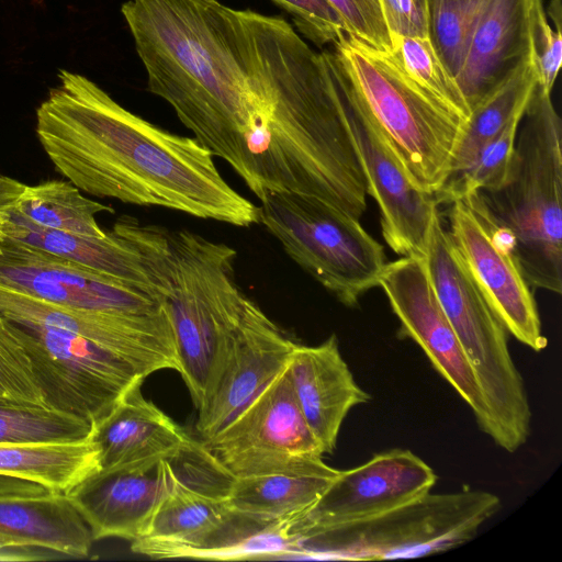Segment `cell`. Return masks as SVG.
Listing matches in <instances>:
<instances>
[{
  "label": "cell",
  "instance_id": "cell-1",
  "mask_svg": "<svg viewBox=\"0 0 562 562\" xmlns=\"http://www.w3.org/2000/svg\"><path fill=\"white\" fill-rule=\"evenodd\" d=\"M57 77L35 131L56 171L80 191L240 227L258 223V206L225 181L194 137L130 112L80 74Z\"/></svg>",
  "mask_w": 562,
  "mask_h": 562
},
{
  "label": "cell",
  "instance_id": "cell-2",
  "mask_svg": "<svg viewBox=\"0 0 562 562\" xmlns=\"http://www.w3.org/2000/svg\"><path fill=\"white\" fill-rule=\"evenodd\" d=\"M241 13L256 95L244 136V182L259 200L289 192L360 220L366 177L325 52H315L279 16Z\"/></svg>",
  "mask_w": 562,
  "mask_h": 562
},
{
  "label": "cell",
  "instance_id": "cell-3",
  "mask_svg": "<svg viewBox=\"0 0 562 562\" xmlns=\"http://www.w3.org/2000/svg\"><path fill=\"white\" fill-rule=\"evenodd\" d=\"M121 12L148 90L244 180L255 93L241 10L218 0H127Z\"/></svg>",
  "mask_w": 562,
  "mask_h": 562
},
{
  "label": "cell",
  "instance_id": "cell-4",
  "mask_svg": "<svg viewBox=\"0 0 562 562\" xmlns=\"http://www.w3.org/2000/svg\"><path fill=\"white\" fill-rule=\"evenodd\" d=\"M112 232L138 254L173 329L179 373L199 409L236 329L256 303L235 274L236 251L188 229L122 215Z\"/></svg>",
  "mask_w": 562,
  "mask_h": 562
},
{
  "label": "cell",
  "instance_id": "cell-5",
  "mask_svg": "<svg viewBox=\"0 0 562 562\" xmlns=\"http://www.w3.org/2000/svg\"><path fill=\"white\" fill-rule=\"evenodd\" d=\"M531 288L562 291V124L537 82L520 117L504 182L474 192Z\"/></svg>",
  "mask_w": 562,
  "mask_h": 562
},
{
  "label": "cell",
  "instance_id": "cell-6",
  "mask_svg": "<svg viewBox=\"0 0 562 562\" xmlns=\"http://www.w3.org/2000/svg\"><path fill=\"white\" fill-rule=\"evenodd\" d=\"M324 52L413 184L435 194L450 173L467 120L416 82L392 50L345 33Z\"/></svg>",
  "mask_w": 562,
  "mask_h": 562
},
{
  "label": "cell",
  "instance_id": "cell-7",
  "mask_svg": "<svg viewBox=\"0 0 562 562\" xmlns=\"http://www.w3.org/2000/svg\"><path fill=\"white\" fill-rule=\"evenodd\" d=\"M426 260L438 301L482 391L490 420L486 435L515 452L530 434L525 383L510 355L508 331L454 247L439 207L432 216Z\"/></svg>",
  "mask_w": 562,
  "mask_h": 562
},
{
  "label": "cell",
  "instance_id": "cell-8",
  "mask_svg": "<svg viewBox=\"0 0 562 562\" xmlns=\"http://www.w3.org/2000/svg\"><path fill=\"white\" fill-rule=\"evenodd\" d=\"M499 508V497L485 491L429 492L370 519L306 535L294 558L376 561L441 553L471 541Z\"/></svg>",
  "mask_w": 562,
  "mask_h": 562
},
{
  "label": "cell",
  "instance_id": "cell-9",
  "mask_svg": "<svg viewBox=\"0 0 562 562\" xmlns=\"http://www.w3.org/2000/svg\"><path fill=\"white\" fill-rule=\"evenodd\" d=\"M359 221L289 192L268 193L258 206V223L294 262L348 307L357 306L366 292L379 285L387 263L383 246Z\"/></svg>",
  "mask_w": 562,
  "mask_h": 562
},
{
  "label": "cell",
  "instance_id": "cell-10",
  "mask_svg": "<svg viewBox=\"0 0 562 562\" xmlns=\"http://www.w3.org/2000/svg\"><path fill=\"white\" fill-rule=\"evenodd\" d=\"M45 405L94 426L146 374L126 359L59 329L16 324Z\"/></svg>",
  "mask_w": 562,
  "mask_h": 562
},
{
  "label": "cell",
  "instance_id": "cell-11",
  "mask_svg": "<svg viewBox=\"0 0 562 562\" xmlns=\"http://www.w3.org/2000/svg\"><path fill=\"white\" fill-rule=\"evenodd\" d=\"M232 477L329 470L285 369L222 431L201 441Z\"/></svg>",
  "mask_w": 562,
  "mask_h": 562
},
{
  "label": "cell",
  "instance_id": "cell-12",
  "mask_svg": "<svg viewBox=\"0 0 562 562\" xmlns=\"http://www.w3.org/2000/svg\"><path fill=\"white\" fill-rule=\"evenodd\" d=\"M0 314L23 325H38L82 337L136 366L146 376L179 360L171 321L164 306L149 313L77 308L38 299L0 283Z\"/></svg>",
  "mask_w": 562,
  "mask_h": 562
},
{
  "label": "cell",
  "instance_id": "cell-13",
  "mask_svg": "<svg viewBox=\"0 0 562 562\" xmlns=\"http://www.w3.org/2000/svg\"><path fill=\"white\" fill-rule=\"evenodd\" d=\"M449 236L508 334L533 351L548 339L531 286L474 193L450 203Z\"/></svg>",
  "mask_w": 562,
  "mask_h": 562
},
{
  "label": "cell",
  "instance_id": "cell-14",
  "mask_svg": "<svg viewBox=\"0 0 562 562\" xmlns=\"http://www.w3.org/2000/svg\"><path fill=\"white\" fill-rule=\"evenodd\" d=\"M400 321V334L425 352L436 371L470 406L480 429L488 430L482 391L430 280L426 256L387 262L379 285Z\"/></svg>",
  "mask_w": 562,
  "mask_h": 562
},
{
  "label": "cell",
  "instance_id": "cell-15",
  "mask_svg": "<svg viewBox=\"0 0 562 562\" xmlns=\"http://www.w3.org/2000/svg\"><path fill=\"white\" fill-rule=\"evenodd\" d=\"M434 470L407 449L374 454L350 470L339 471L304 514L292 520L299 541L306 535L362 521L431 492Z\"/></svg>",
  "mask_w": 562,
  "mask_h": 562
},
{
  "label": "cell",
  "instance_id": "cell-16",
  "mask_svg": "<svg viewBox=\"0 0 562 562\" xmlns=\"http://www.w3.org/2000/svg\"><path fill=\"white\" fill-rule=\"evenodd\" d=\"M0 283L65 306L149 313L164 306L155 289L138 286L14 240H0Z\"/></svg>",
  "mask_w": 562,
  "mask_h": 562
},
{
  "label": "cell",
  "instance_id": "cell-17",
  "mask_svg": "<svg viewBox=\"0 0 562 562\" xmlns=\"http://www.w3.org/2000/svg\"><path fill=\"white\" fill-rule=\"evenodd\" d=\"M296 345L255 303L233 335L198 409L200 441L228 426L285 369Z\"/></svg>",
  "mask_w": 562,
  "mask_h": 562
},
{
  "label": "cell",
  "instance_id": "cell-18",
  "mask_svg": "<svg viewBox=\"0 0 562 562\" xmlns=\"http://www.w3.org/2000/svg\"><path fill=\"white\" fill-rule=\"evenodd\" d=\"M336 81L363 168L367 193L380 210L384 240L402 257L426 256L432 216L439 207L435 194L413 184L366 112L337 78Z\"/></svg>",
  "mask_w": 562,
  "mask_h": 562
},
{
  "label": "cell",
  "instance_id": "cell-19",
  "mask_svg": "<svg viewBox=\"0 0 562 562\" xmlns=\"http://www.w3.org/2000/svg\"><path fill=\"white\" fill-rule=\"evenodd\" d=\"M169 459H149L99 469L67 493L88 525L93 541L120 538L134 541L170 488Z\"/></svg>",
  "mask_w": 562,
  "mask_h": 562
},
{
  "label": "cell",
  "instance_id": "cell-20",
  "mask_svg": "<svg viewBox=\"0 0 562 562\" xmlns=\"http://www.w3.org/2000/svg\"><path fill=\"white\" fill-rule=\"evenodd\" d=\"M301 413L324 454L336 449L348 413L371 396L355 380L336 335L316 346L296 345L286 366Z\"/></svg>",
  "mask_w": 562,
  "mask_h": 562
},
{
  "label": "cell",
  "instance_id": "cell-21",
  "mask_svg": "<svg viewBox=\"0 0 562 562\" xmlns=\"http://www.w3.org/2000/svg\"><path fill=\"white\" fill-rule=\"evenodd\" d=\"M0 537L71 558H87L90 529L66 493L0 475Z\"/></svg>",
  "mask_w": 562,
  "mask_h": 562
},
{
  "label": "cell",
  "instance_id": "cell-22",
  "mask_svg": "<svg viewBox=\"0 0 562 562\" xmlns=\"http://www.w3.org/2000/svg\"><path fill=\"white\" fill-rule=\"evenodd\" d=\"M532 0H488L456 81L470 111L529 60Z\"/></svg>",
  "mask_w": 562,
  "mask_h": 562
},
{
  "label": "cell",
  "instance_id": "cell-23",
  "mask_svg": "<svg viewBox=\"0 0 562 562\" xmlns=\"http://www.w3.org/2000/svg\"><path fill=\"white\" fill-rule=\"evenodd\" d=\"M171 463V462H170ZM172 465V464H171ZM169 491L131 550L153 559H171L201 540L229 512L228 484H195L173 467ZM232 481V480H231Z\"/></svg>",
  "mask_w": 562,
  "mask_h": 562
},
{
  "label": "cell",
  "instance_id": "cell-24",
  "mask_svg": "<svg viewBox=\"0 0 562 562\" xmlns=\"http://www.w3.org/2000/svg\"><path fill=\"white\" fill-rule=\"evenodd\" d=\"M142 383L130 389L98 422L91 438L99 449L100 468L149 459H168L191 438L160 408L146 400Z\"/></svg>",
  "mask_w": 562,
  "mask_h": 562
},
{
  "label": "cell",
  "instance_id": "cell-25",
  "mask_svg": "<svg viewBox=\"0 0 562 562\" xmlns=\"http://www.w3.org/2000/svg\"><path fill=\"white\" fill-rule=\"evenodd\" d=\"M42 249L122 281L154 289L136 250L112 231L93 238L41 227L8 209L0 210V240Z\"/></svg>",
  "mask_w": 562,
  "mask_h": 562
},
{
  "label": "cell",
  "instance_id": "cell-26",
  "mask_svg": "<svg viewBox=\"0 0 562 562\" xmlns=\"http://www.w3.org/2000/svg\"><path fill=\"white\" fill-rule=\"evenodd\" d=\"M292 520H270L229 509L201 540L177 558L206 560H257L294 558L299 538Z\"/></svg>",
  "mask_w": 562,
  "mask_h": 562
},
{
  "label": "cell",
  "instance_id": "cell-27",
  "mask_svg": "<svg viewBox=\"0 0 562 562\" xmlns=\"http://www.w3.org/2000/svg\"><path fill=\"white\" fill-rule=\"evenodd\" d=\"M339 470L233 477L227 503L234 510L270 520L294 519L326 491Z\"/></svg>",
  "mask_w": 562,
  "mask_h": 562
},
{
  "label": "cell",
  "instance_id": "cell-28",
  "mask_svg": "<svg viewBox=\"0 0 562 562\" xmlns=\"http://www.w3.org/2000/svg\"><path fill=\"white\" fill-rule=\"evenodd\" d=\"M100 468L99 449L91 436L68 443H0V475L38 483L67 493Z\"/></svg>",
  "mask_w": 562,
  "mask_h": 562
},
{
  "label": "cell",
  "instance_id": "cell-29",
  "mask_svg": "<svg viewBox=\"0 0 562 562\" xmlns=\"http://www.w3.org/2000/svg\"><path fill=\"white\" fill-rule=\"evenodd\" d=\"M34 225L83 237L104 238L95 215L114 210L86 198L68 180H47L25 186L23 193L7 207Z\"/></svg>",
  "mask_w": 562,
  "mask_h": 562
},
{
  "label": "cell",
  "instance_id": "cell-30",
  "mask_svg": "<svg viewBox=\"0 0 562 562\" xmlns=\"http://www.w3.org/2000/svg\"><path fill=\"white\" fill-rule=\"evenodd\" d=\"M536 82L528 60L503 86L471 110L448 177L464 169L486 142L525 110Z\"/></svg>",
  "mask_w": 562,
  "mask_h": 562
},
{
  "label": "cell",
  "instance_id": "cell-31",
  "mask_svg": "<svg viewBox=\"0 0 562 562\" xmlns=\"http://www.w3.org/2000/svg\"><path fill=\"white\" fill-rule=\"evenodd\" d=\"M92 429L89 422L47 405L14 402L0 396V443L77 442L89 438Z\"/></svg>",
  "mask_w": 562,
  "mask_h": 562
},
{
  "label": "cell",
  "instance_id": "cell-32",
  "mask_svg": "<svg viewBox=\"0 0 562 562\" xmlns=\"http://www.w3.org/2000/svg\"><path fill=\"white\" fill-rule=\"evenodd\" d=\"M522 113L516 114L497 135L486 142L464 169L446 179L435 193L438 204H450L476 191L494 190L504 182Z\"/></svg>",
  "mask_w": 562,
  "mask_h": 562
},
{
  "label": "cell",
  "instance_id": "cell-33",
  "mask_svg": "<svg viewBox=\"0 0 562 562\" xmlns=\"http://www.w3.org/2000/svg\"><path fill=\"white\" fill-rule=\"evenodd\" d=\"M488 0H427V37L453 78Z\"/></svg>",
  "mask_w": 562,
  "mask_h": 562
},
{
  "label": "cell",
  "instance_id": "cell-34",
  "mask_svg": "<svg viewBox=\"0 0 562 562\" xmlns=\"http://www.w3.org/2000/svg\"><path fill=\"white\" fill-rule=\"evenodd\" d=\"M392 52L416 82L465 120L469 119L468 103L428 37L393 36Z\"/></svg>",
  "mask_w": 562,
  "mask_h": 562
},
{
  "label": "cell",
  "instance_id": "cell-35",
  "mask_svg": "<svg viewBox=\"0 0 562 562\" xmlns=\"http://www.w3.org/2000/svg\"><path fill=\"white\" fill-rule=\"evenodd\" d=\"M547 12L555 31L548 22L542 0H532L529 12V61L537 83L551 93L562 64L561 0H550Z\"/></svg>",
  "mask_w": 562,
  "mask_h": 562
},
{
  "label": "cell",
  "instance_id": "cell-36",
  "mask_svg": "<svg viewBox=\"0 0 562 562\" xmlns=\"http://www.w3.org/2000/svg\"><path fill=\"white\" fill-rule=\"evenodd\" d=\"M0 395L4 398L45 405L16 326L0 314Z\"/></svg>",
  "mask_w": 562,
  "mask_h": 562
},
{
  "label": "cell",
  "instance_id": "cell-37",
  "mask_svg": "<svg viewBox=\"0 0 562 562\" xmlns=\"http://www.w3.org/2000/svg\"><path fill=\"white\" fill-rule=\"evenodd\" d=\"M292 15L296 30L318 47L346 33L345 23L328 0H272Z\"/></svg>",
  "mask_w": 562,
  "mask_h": 562
},
{
  "label": "cell",
  "instance_id": "cell-38",
  "mask_svg": "<svg viewBox=\"0 0 562 562\" xmlns=\"http://www.w3.org/2000/svg\"><path fill=\"white\" fill-rule=\"evenodd\" d=\"M341 16L346 33L381 50H392V38L380 0H328Z\"/></svg>",
  "mask_w": 562,
  "mask_h": 562
},
{
  "label": "cell",
  "instance_id": "cell-39",
  "mask_svg": "<svg viewBox=\"0 0 562 562\" xmlns=\"http://www.w3.org/2000/svg\"><path fill=\"white\" fill-rule=\"evenodd\" d=\"M380 5L391 38L427 37V0H380Z\"/></svg>",
  "mask_w": 562,
  "mask_h": 562
},
{
  "label": "cell",
  "instance_id": "cell-40",
  "mask_svg": "<svg viewBox=\"0 0 562 562\" xmlns=\"http://www.w3.org/2000/svg\"><path fill=\"white\" fill-rule=\"evenodd\" d=\"M55 554L59 553L35 546L0 547V562L52 560L56 558Z\"/></svg>",
  "mask_w": 562,
  "mask_h": 562
},
{
  "label": "cell",
  "instance_id": "cell-41",
  "mask_svg": "<svg viewBox=\"0 0 562 562\" xmlns=\"http://www.w3.org/2000/svg\"><path fill=\"white\" fill-rule=\"evenodd\" d=\"M25 184L0 171V210L10 206L24 191Z\"/></svg>",
  "mask_w": 562,
  "mask_h": 562
},
{
  "label": "cell",
  "instance_id": "cell-42",
  "mask_svg": "<svg viewBox=\"0 0 562 562\" xmlns=\"http://www.w3.org/2000/svg\"><path fill=\"white\" fill-rule=\"evenodd\" d=\"M5 546H21V544L16 543L15 541H13L11 539L0 537V547H5Z\"/></svg>",
  "mask_w": 562,
  "mask_h": 562
},
{
  "label": "cell",
  "instance_id": "cell-43",
  "mask_svg": "<svg viewBox=\"0 0 562 562\" xmlns=\"http://www.w3.org/2000/svg\"><path fill=\"white\" fill-rule=\"evenodd\" d=\"M0 396H1V395H0ZM1 397H3V396H1ZM7 400H8V398H7Z\"/></svg>",
  "mask_w": 562,
  "mask_h": 562
}]
</instances>
